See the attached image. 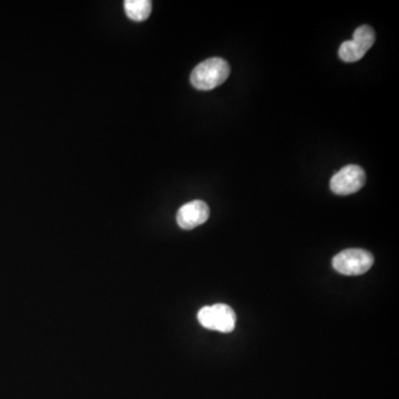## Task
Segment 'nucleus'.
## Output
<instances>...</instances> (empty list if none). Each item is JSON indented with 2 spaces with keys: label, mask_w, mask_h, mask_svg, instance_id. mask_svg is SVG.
<instances>
[{
  "label": "nucleus",
  "mask_w": 399,
  "mask_h": 399,
  "mask_svg": "<svg viewBox=\"0 0 399 399\" xmlns=\"http://www.w3.org/2000/svg\"><path fill=\"white\" fill-rule=\"evenodd\" d=\"M230 65L222 58H210L200 63L191 74V83L199 90L209 91L219 87L230 76Z\"/></svg>",
  "instance_id": "1"
},
{
  "label": "nucleus",
  "mask_w": 399,
  "mask_h": 399,
  "mask_svg": "<svg viewBox=\"0 0 399 399\" xmlns=\"http://www.w3.org/2000/svg\"><path fill=\"white\" fill-rule=\"evenodd\" d=\"M373 264L374 256L372 253L361 249L345 250L333 259L334 268L348 277H357L366 273Z\"/></svg>",
  "instance_id": "2"
},
{
  "label": "nucleus",
  "mask_w": 399,
  "mask_h": 399,
  "mask_svg": "<svg viewBox=\"0 0 399 399\" xmlns=\"http://www.w3.org/2000/svg\"><path fill=\"white\" fill-rule=\"evenodd\" d=\"M197 320L203 327L211 331L231 333L236 328V315L229 305L215 304L200 309Z\"/></svg>",
  "instance_id": "3"
},
{
  "label": "nucleus",
  "mask_w": 399,
  "mask_h": 399,
  "mask_svg": "<svg viewBox=\"0 0 399 399\" xmlns=\"http://www.w3.org/2000/svg\"><path fill=\"white\" fill-rule=\"evenodd\" d=\"M375 31L370 26L364 25L356 29L353 40L344 41L339 47V56L345 63L361 60L374 44Z\"/></svg>",
  "instance_id": "4"
},
{
  "label": "nucleus",
  "mask_w": 399,
  "mask_h": 399,
  "mask_svg": "<svg viewBox=\"0 0 399 399\" xmlns=\"http://www.w3.org/2000/svg\"><path fill=\"white\" fill-rule=\"evenodd\" d=\"M366 182L365 171L359 165L350 164L339 170L331 179V190L339 195H350L356 193Z\"/></svg>",
  "instance_id": "5"
},
{
  "label": "nucleus",
  "mask_w": 399,
  "mask_h": 399,
  "mask_svg": "<svg viewBox=\"0 0 399 399\" xmlns=\"http://www.w3.org/2000/svg\"><path fill=\"white\" fill-rule=\"evenodd\" d=\"M209 216L210 209L208 204L200 200H195L181 206L177 214V222L181 229L192 230L208 221Z\"/></svg>",
  "instance_id": "6"
},
{
  "label": "nucleus",
  "mask_w": 399,
  "mask_h": 399,
  "mask_svg": "<svg viewBox=\"0 0 399 399\" xmlns=\"http://www.w3.org/2000/svg\"><path fill=\"white\" fill-rule=\"evenodd\" d=\"M124 10L127 16L133 22H145L150 16L152 3L149 0H126Z\"/></svg>",
  "instance_id": "7"
}]
</instances>
